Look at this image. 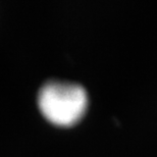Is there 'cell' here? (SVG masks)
Returning <instances> with one entry per match:
<instances>
[{
    "label": "cell",
    "instance_id": "cell-1",
    "mask_svg": "<svg viewBox=\"0 0 157 157\" xmlns=\"http://www.w3.org/2000/svg\"><path fill=\"white\" fill-rule=\"evenodd\" d=\"M38 108L44 118L58 128H71L86 115L89 96L81 85L63 81H49L37 96Z\"/></svg>",
    "mask_w": 157,
    "mask_h": 157
}]
</instances>
